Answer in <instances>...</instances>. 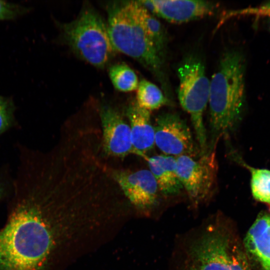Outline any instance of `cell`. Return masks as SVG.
I'll use <instances>...</instances> for the list:
<instances>
[{
	"label": "cell",
	"instance_id": "1",
	"mask_svg": "<svg viewBox=\"0 0 270 270\" xmlns=\"http://www.w3.org/2000/svg\"><path fill=\"white\" fill-rule=\"evenodd\" d=\"M56 171L21 162L6 224L0 230V270H50L96 234L98 220L80 191L66 192Z\"/></svg>",
	"mask_w": 270,
	"mask_h": 270
},
{
	"label": "cell",
	"instance_id": "2",
	"mask_svg": "<svg viewBox=\"0 0 270 270\" xmlns=\"http://www.w3.org/2000/svg\"><path fill=\"white\" fill-rule=\"evenodd\" d=\"M245 73L240 52L228 50L222 54L210 80L208 154L215 152L220 139L228 138L240 120L246 100Z\"/></svg>",
	"mask_w": 270,
	"mask_h": 270
},
{
	"label": "cell",
	"instance_id": "3",
	"mask_svg": "<svg viewBox=\"0 0 270 270\" xmlns=\"http://www.w3.org/2000/svg\"><path fill=\"white\" fill-rule=\"evenodd\" d=\"M107 12L108 32L116 51L133 58L149 70L168 100L172 91L165 62L132 15L128 1L112 2Z\"/></svg>",
	"mask_w": 270,
	"mask_h": 270
},
{
	"label": "cell",
	"instance_id": "4",
	"mask_svg": "<svg viewBox=\"0 0 270 270\" xmlns=\"http://www.w3.org/2000/svg\"><path fill=\"white\" fill-rule=\"evenodd\" d=\"M182 270H251L245 252L224 226L212 224L193 241Z\"/></svg>",
	"mask_w": 270,
	"mask_h": 270
},
{
	"label": "cell",
	"instance_id": "5",
	"mask_svg": "<svg viewBox=\"0 0 270 270\" xmlns=\"http://www.w3.org/2000/svg\"><path fill=\"white\" fill-rule=\"evenodd\" d=\"M61 30L64 40L72 50L94 66L104 67L116 52L106 24L88 4L74 20L62 24Z\"/></svg>",
	"mask_w": 270,
	"mask_h": 270
},
{
	"label": "cell",
	"instance_id": "6",
	"mask_svg": "<svg viewBox=\"0 0 270 270\" xmlns=\"http://www.w3.org/2000/svg\"><path fill=\"white\" fill-rule=\"evenodd\" d=\"M179 84L178 98L182 108L190 116L200 148V156L208 153V142L204 113L209 98L210 80L204 62L195 54L186 56L177 68Z\"/></svg>",
	"mask_w": 270,
	"mask_h": 270
},
{
	"label": "cell",
	"instance_id": "7",
	"mask_svg": "<svg viewBox=\"0 0 270 270\" xmlns=\"http://www.w3.org/2000/svg\"><path fill=\"white\" fill-rule=\"evenodd\" d=\"M178 178L190 199L198 202L208 198L216 182L218 164L216 152L200 158L188 156L176 157Z\"/></svg>",
	"mask_w": 270,
	"mask_h": 270
},
{
	"label": "cell",
	"instance_id": "8",
	"mask_svg": "<svg viewBox=\"0 0 270 270\" xmlns=\"http://www.w3.org/2000/svg\"><path fill=\"white\" fill-rule=\"evenodd\" d=\"M154 128L155 144L164 154L194 158L196 152L191 131L180 116L171 112L159 115Z\"/></svg>",
	"mask_w": 270,
	"mask_h": 270
},
{
	"label": "cell",
	"instance_id": "9",
	"mask_svg": "<svg viewBox=\"0 0 270 270\" xmlns=\"http://www.w3.org/2000/svg\"><path fill=\"white\" fill-rule=\"evenodd\" d=\"M110 173L136 208L146 210L157 204L159 190L150 170H110Z\"/></svg>",
	"mask_w": 270,
	"mask_h": 270
},
{
	"label": "cell",
	"instance_id": "10",
	"mask_svg": "<svg viewBox=\"0 0 270 270\" xmlns=\"http://www.w3.org/2000/svg\"><path fill=\"white\" fill-rule=\"evenodd\" d=\"M100 116L102 128V146L108 156L124 158L134 154L130 125L114 108L104 106Z\"/></svg>",
	"mask_w": 270,
	"mask_h": 270
},
{
	"label": "cell",
	"instance_id": "11",
	"mask_svg": "<svg viewBox=\"0 0 270 270\" xmlns=\"http://www.w3.org/2000/svg\"><path fill=\"white\" fill-rule=\"evenodd\" d=\"M218 6L205 0H151L149 12L170 22L182 24L212 16Z\"/></svg>",
	"mask_w": 270,
	"mask_h": 270
},
{
	"label": "cell",
	"instance_id": "12",
	"mask_svg": "<svg viewBox=\"0 0 270 270\" xmlns=\"http://www.w3.org/2000/svg\"><path fill=\"white\" fill-rule=\"evenodd\" d=\"M244 245L248 262L258 270H270V214L258 216L244 238Z\"/></svg>",
	"mask_w": 270,
	"mask_h": 270
},
{
	"label": "cell",
	"instance_id": "13",
	"mask_svg": "<svg viewBox=\"0 0 270 270\" xmlns=\"http://www.w3.org/2000/svg\"><path fill=\"white\" fill-rule=\"evenodd\" d=\"M126 114L134 154L145 158L146 153L155 144L154 128L151 122L150 112L140 108L136 102L128 107Z\"/></svg>",
	"mask_w": 270,
	"mask_h": 270
},
{
	"label": "cell",
	"instance_id": "14",
	"mask_svg": "<svg viewBox=\"0 0 270 270\" xmlns=\"http://www.w3.org/2000/svg\"><path fill=\"white\" fill-rule=\"evenodd\" d=\"M145 158L158 190L167 196L178 194L183 187L176 173V157L164 154Z\"/></svg>",
	"mask_w": 270,
	"mask_h": 270
},
{
	"label": "cell",
	"instance_id": "15",
	"mask_svg": "<svg viewBox=\"0 0 270 270\" xmlns=\"http://www.w3.org/2000/svg\"><path fill=\"white\" fill-rule=\"evenodd\" d=\"M128 4L132 15L165 62L168 37L162 25L138 1H128Z\"/></svg>",
	"mask_w": 270,
	"mask_h": 270
},
{
	"label": "cell",
	"instance_id": "16",
	"mask_svg": "<svg viewBox=\"0 0 270 270\" xmlns=\"http://www.w3.org/2000/svg\"><path fill=\"white\" fill-rule=\"evenodd\" d=\"M136 98L137 105L150 112L168 104L170 102L160 88L144 79L139 82Z\"/></svg>",
	"mask_w": 270,
	"mask_h": 270
},
{
	"label": "cell",
	"instance_id": "17",
	"mask_svg": "<svg viewBox=\"0 0 270 270\" xmlns=\"http://www.w3.org/2000/svg\"><path fill=\"white\" fill-rule=\"evenodd\" d=\"M108 74L113 86L119 91L132 92L136 90L138 87L139 82L136 74L126 64L112 66Z\"/></svg>",
	"mask_w": 270,
	"mask_h": 270
},
{
	"label": "cell",
	"instance_id": "18",
	"mask_svg": "<svg viewBox=\"0 0 270 270\" xmlns=\"http://www.w3.org/2000/svg\"><path fill=\"white\" fill-rule=\"evenodd\" d=\"M248 168L251 174V190L254 198L261 202L270 204V170L255 168L240 162Z\"/></svg>",
	"mask_w": 270,
	"mask_h": 270
},
{
	"label": "cell",
	"instance_id": "19",
	"mask_svg": "<svg viewBox=\"0 0 270 270\" xmlns=\"http://www.w3.org/2000/svg\"><path fill=\"white\" fill-rule=\"evenodd\" d=\"M14 108L12 103L0 96V135L14 124Z\"/></svg>",
	"mask_w": 270,
	"mask_h": 270
},
{
	"label": "cell",
	"instance_id": "20",
	"mask_svg": "<svg viewBox=\"0 0 270 270\" xmlns=\"http://www.w3.org/2000/svg\"><path fill=\"white\" fill-rule=\"evenodd\" d=\"M21 10L16 4L0 0V20L12 19L20 14Z\"/></svg>",
	"mask_w": 270,
	"mask_h": 270
},
{
	"label": "cell",
	"instance_id": "21",
	"mask_svg": "<svg viewBox=\"0 0 270 270\" xmlns=\"http://www.w3.org/2000/svg\"><path fill=\"white\" fill-rule=\"evenodd\" d=\"M7 190L6 184L4 181L0 180V201L6 195Z\"/></svg>",
	"mask_w": 270,
	"mask_h": 270
},
{
	"label": "cell",
	"instance_id": "22",
	"mask_svg": "<svg viewBox=\"0 0 270 270\" xmlns=\"http://www.w3.org/2000/svg\"><path fill=\"white\" fill-rule=\"evenodd\" d=\"M268 28H269V30L270 32V18H269V22H268Z\"/></svg>",
	"mask_w": 270,
	"mask_h": 270
}]
</instances>
